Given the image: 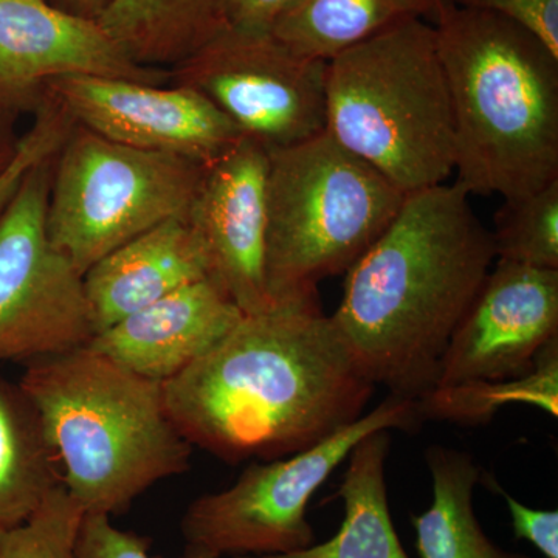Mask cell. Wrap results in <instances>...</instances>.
Returning a JSON list of instances; mask_svg holds the SVG:
<instances>
[{"instance_id": "cell-3", "label": "cell", "mask_w": 558, "mask_h": 558, "mask_svg": "<svg viewBox=\"0 0 558 558\" xmlns=\"http://www.w3.org/2000/svg\"><path fill=\"white\" fill-rule=\"evenodd\" d=\"M453 109L457 183L502 201L558 180V57L487 11L453 7L435 24Z\"/></svg>"}, {"instance_id": "cell-11", "label": "cell", "mask_w": 558, "mask_h": 558, "mask_svg": "<svg viewBox=\"0 0 558 558\" xmlns=\"http://www.w3.org/2000/svg\"><path fill=\"white\" fill-rule=\"evenodd\" d=\"M73 123L150 153L209 165L244 137L201 92L101 76H64L47 87Z\"/></svg>"}, {"instance_id": "cell-16", "label": "cell", "mask_w": 558, "mask_h": 558, "mask_svg": "<svg viewBox=\"0 0 558 558\" xmlns=\"http://www.w3.org/2000/svg\"><path fill=\"white\" fill-rule=\"evenodd\" d=\"M207 278V255L189 220H165L113 250L84 274L94 332H102L175 290Z\"/></svg>"}, {"instance_id": "cell-24", "label": "cell", "mask_w": 558, "mask_h": 558, "mask_svg": "<svg viewBox=\"0 0 558 558\" xmlns=\"http://www.w3.org/2000/svg\"><path fill=\"white\" fill-rule=\"evenodd\" d=\"M83 515L61 484L25 523L0 531V558H75Z\"/></svg>"}, {"instance_id": "cell-17", "label": "cell", "mask_w": 558, "mask_h": 558, "mask_svg": "<svg viewBox=\"0 0 558 558\" xmlns=\"http://www.w3.org/2000/svg\"><path fill=\"white\" fill-rule=\"evenodd\" d=\"M391 432L379 429L357 442L348 457L339 487L343 523L328 542L284 556L236 558H410L389 512L385 481Z\"/></svg>"}, {"instance_id": "cell-25", "label": "cell", "mask_w": 558, "mask_h": 558, "mask_svg": "<svg viewBox=\"0 0 558 558\" xmlns=\"http://www.w3.org/2000/svg\"><path fill=\"white\" fill-rule=\"evenodd\" d=\"M31 130L21 135L20 148L10 167L0 174V213L13 199L22 179L33 165L53 157L72 130L73 121L57 100L47 95L40 102Z\"/></svg>"}, {"instance_id": "cell-26", "label": "cell", "mask_w": 558, "mask_h": 558, "mask_svg": "<svg viewBox=\"0 0 558 558\" xmlns=\"http://www.w3.org/2000/svg\"><path fill=\"white\" fill-rule=\"evenodd\" d=\"M75 558H154L149 539L123 531L105 513H86L81 520L75 542ZM182 558H213L197 550L185 549Z\"/></svg>"}, {"instance_id": "cell-30", "label": "cell", "mask_w": 558, "mask_h": 558, "mask_svg": "<svg viewBox=\"0 0 558 558\" xmlns=\"http://www.w3.org/2000/svg\"><path fill=\"white\" fill-rule=\"evenodd\" d=\"M17 116L13 110L0 106V174L10 167L20 148V135L16 126Z\"/></svg>"}, {"instance_id": "cell-20", "label": "cell", "mask_w": 558, "mask_h": 558, "mask_svg": "<svg viewBox=\"0 0 558 558\" xmlns=\"http://www.w3.org/2000/svg\"><path fill=\"white\" fill-rule=\"evenodd\" d=\"M433 480L432 506L413 517L421 558H532L501 549L487 537L473 510L481 470L464 451L432 446L425 453Z\"/></svg>"}, {"instance_id": "cell-12", "label": "cell", "mask_w": 558, "mask_h": 558, "mask_svg": "<svg viewBox=\"0 0 558 558\" xmlns=\"http://www.w3.org/2000/svg\"><path fill=\"white\" fill-rule=\"evenodd\" d=\"M558 340V270L497 260L451 333L436 387L523 376Z\"/></svg>"}, {"instance_id": "cell-13", "label": "cell", "mask_w": 558, "mask_h": 558, "mask_svg": "<svg viewBox=\"0 0 558 558\" xmlns=\"http://www.w3.org/2000/svg\"><path fill=\"white\" fill-rule=\"evenodd\" d=\"M64 76L167 84L171 72L138 64L100 22L49 0H0V106L33 116L51 81Z\"/></svg>"}, {"instance_id": "cell-9", "label": "cell", "mask_w": 558, "mask_h": 558, "mask_svg": "<svg viewBox=\"0 0 558 558\" xmlns=\"http://www.w3.org/2000/svg\"><path fill=\"white\" fill-rule=\"evenodd\" d=\"M54 156L33 165L0 213V363L27 365L95 336L83 275L47 231Z\"/></svg>"}, {"instance_id": "cell-6", "label": "cell", "mask_w": 558, "mask_h": 558, "mask_svg": "<svg viewBox=\"0 0 558 558\" xmlns=\"http://www.w3.org/2000/svg\"><path fill=\"white\" fill-rule=\"evenodd\" d=\"M407 194L328 132L269 150L266 278L271 301L318 299L398 215Z\"/></svg>"}, {"instance_id": "cell-1", "label": "cell", "mask_w": 558, "mask_h": 558, "mask_svg": "<svg viewBox=\"0 0 558 558\" xmlns=\"http://www.w3.org/2000/svg\"><path fill=\"white\" fill-rule=\"evenodd\" d=\"M374 389L319 299H307L242 315L163 384V398L191 446L236 464L317 446L362 417Z\"/></svg>"}, {"instance_id": "cell-10", "label": "cell", "mask_w": 558, "mask_h": 558, "mask_svg": "<svg viewBox=\"0 0 558 558\" xmlns=\"http://www.w3.org/2000/svg\"><path fill=\"white\" fill-rule=\"evenodd\" d=\"M326 64L270 31L227 27L170 70L222 110L244 137L286 148L326 131Z\"/></svg>"}, {"instance_id": "cell-18", "label": "cell", "mask_w": 558, "mask_h": 558, "mask_svg": "<svg viewBox=\"0 0 558 558\" xmlns=\"http://www.w3.org/2000/svg\"><path fill=\"white\" fill-rule=\"evenodd\" d=\"M227 0H112L101 27L146 68L171 70L227 28Z\"/></svg>"}, {"instance_id": "cell-8", "label": "cell", "mask_w": 558, "mask_h": 558, "mask_svg": "<svg viewBox=\"0 0 558 558\" xmlns=\"http://www.w3.org/2000/svg\"><path fill=\"white\" fill-rule=\"evenodd\" d=\"M417 400L391 395L328 439L290 457L252 462L233 486L194 499L182 519L185 549L213 558L284 556L310 548L307 506L357 442L379 429L414 432Z\"/></svg>"}, {"instance_id": "cell-15", "label": "cell", "mask_w": 558, "mask_h": 558, "mask_svg": "<svg viewBox=\"0 0 558 558\" xmlns=\"http://www.w3.org/2000/svg\"><path fill=\"white\" fill-rule=\"evenodd\" d=\"M242 315L213 279H202L95 333L87 348L163 385L216 347Z\"/></svg>"}, {"instance_id": "cell-22", "label": "cell", "mask_w": 558, "mask_h": 558, "mask_svg": "<svg viewBox=\"0 0 558 558\" xmlns=\"http://www.w3.org/2000/svg\"><path fill=\"white\" fill-rule=\"evenodd\" d=\"M513 403L537 407L558 416V340L539 352L534 368L505 380L469 381L436 387L417 400L422 418L478 427Z\"/></svg>"}, {"instance_id": "cell-2", "label": "cell", "mask_w": 558, "mask_h": 558, "mask_svg": "<svg viewBox=\"0 0 558 558\" xmlns=\"http://www.w3.org/2000/svg\"><path fill=\"white\" fill-rule=\"evenodd\" d=\"M494 260L468 191L457 182L414 191L347 271L330 318L376 387L418 400L435 388L451 333Z\"/></svg>"}, {"instance_id": "cell-32", "label": "cell", "mask_w": 558, "mask_h": 558, "mask_svg": "<svg viewBox=\"0 0 558 558\" xmlns=\"http://www.w3.org/2000/svg\"><path fill=\"white\" fill-rule=\"evenodd\" d=\"M432 2L433 17L432 24L435 25L436 22L439 21V17L442 14H446L447 11L453 9V0H429Z\"/></svg>"}, {"instance_id": "cell-23", "label": "cell", "mask_w": 558, "mask_h": 558, "mask_svg": "<svg viewBox=\"0 0 558 558\" xmlns=\"http://www.w3.org/2000/svg\"><path fill=\"white\" fill-rule=\"evenodd\" d=\"M490 231L495 259L558 270V180L502 201Z\"/></svg>"}, {"instance_id": "cell-14", "label": "cell", "mask_w": 558, "mask_h": 558, "mask_svg": "<svg viewBox=\"0 0 558 558\" xmlns=\"http://www.w3.org/2000/svg\"><path fill=\"white\" fill-rule=\"evenodd\" d=\"M267 175L269 149L242 137L207 165L186 215L207 255L209 279L242 314L274 304L266 278Z\"/></svg>"}, {"instance_id": "cell-7", "label": "cell", "mask_w": 558, "mask_h": 558, "mask_svg": "<svg viewBox=\"0 0 558 558\" xmlns=\"http://www.w3.org/2000/svg\"><path fill=\"white\" fill-rule=\"evenodd\" d=\"M207 165L73 123L53 160L47 231L81 275L165 220L186 218Z\"/></svg>"}, {"instance_id": "cell-28", "label": "cell", "mask_w": 558, "mask_h": 558, "mask_svg": "<svg viewBox=\"0 0 558 558\" xmlns=\"http://www.w3.org/2000/svg\"><path fill=\"white\" fill-rule=\"evenodd\" d=\"M508 502L515 538L527 539L546 558H558V512L557 510L532 509L510 497L497 483H492Z\"/></svg>"}, {"instance_id": "cell-5", "label": "cell", "mask_w": 558, "mask_h": 558, "mask_svg": "<svg viewBox=\"0 0 558 558\" xmlns=\"http://www.w3.org/2000/svg\"><path fill=\"white\" fill-rule=\"evenodd\" d=\"M326 132L405 194L446 183L457 137L435 25L413 17L329 60Z\"/></svg>"}, {"instance_id": "cell-31", "label": "cell", "mask_w": 558, "mask_h": 558, "mask_svg": "<svg viewBox=\"0 0 558 558\" xmlns=\"http://www.w3.org/2000/svg\"><path fill=\"white\" fill-rule=\"evenodd\" d=\"M51 5L84 20L98 21L112 0H49Z\"/></svg>"}, {"instance_id": "cell-29", "label": "cell", "mask_w": 558, "mask_h": 558, "mask_svg": "<svg viewBox=\"0 0 558 558\" xmlns=\"http://www.w3.org/2000/svg\"><path fill=\"white\" fill-rule=\"evenodd\" d=\"M292 0H227V27L267 32Z\"/></svg>"}, {"instance_id": "cell-21", "label": "cell", "mask_w": 558, "mask_h": 558, "mask_svg": "<svg viewBox=\"0 0 558 558\" xmlns=\"http://www.w3.org/2000/svg\"><path fill=\"white\" fill-rule=\"evenodd\" d=\"M422 17L432 24L429 0H292L270 33L303 54L328 62L400 22Z\"/></svg>"}, {"instance_id": "cell-27", "label": "cell", "mask_w": 558, "mask_h": 558, "mask_svg": "<svg viewBox=\"0 0 558 558\" xmlns=\"http://www.w3.org/2000/svg\"><path fill=\"white\" fill-rule=\"evenodd\" d=\"M453 5L505 17L542 40L558 57V0H453Z\"/></svg>"}, {"instance_id": "cell-4", "label": "cell", "mask_w": 558, "mask_h": 558, "mask_svg": "<svg viewBox=\"0 0 558 558\" xmlns=\"http://www.w3.org/2000/svg\"><path fill=\"white\" fill-rule=\"evenodd\" d=\"M20 384L84 515H119L190 469L193 446L171 421L159 381L84 347L27 363Z\"/></svg>"}, {"instance_id": "cell-19", "label": "cell", "mask_w": 558, "mask_h": 558, "mask_svg": "<svg viewBox=\"0 0 558 558\" xmlns=\"http://www.w3.org/2000/svg\"><path fill=\"white\" fill-rule=\"evenodd\" d=\"M62 484L38 411L0 374V531L25 523Z\"/></svg>"}]
</instances>
